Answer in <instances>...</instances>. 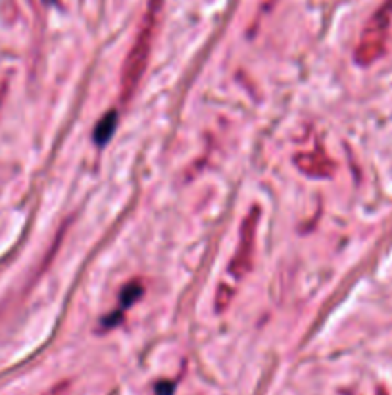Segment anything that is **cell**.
I'll list each match as a JSON object with an SVG mask.
<instances>
[{
  "label": "cell",
  "instance_id": "cell-4",
  "mask_svg": "<svg viewBox=\"0 0 392 395\" xmlns=\"http://www.w3.org/2000/svg\"><path fill=\"white\" fill-rule=\"evenodd\" d=\"M116 128H118V112H116V110H110V112L104 114L102 118L98 120V123H96V128H94V143H96L98 147H104L106 143L112 139Z\"/></svg>",
  "mask_w": 392,
  "mask_h": 395
},
{
  "label": "cell",
  "instance_id": "cell-6",
  "mask_svg": "<svg viewBox=\"0 0 392 395\" xmlns=\"http://www.w3.org/2000/svg\"><path fill=\"white\" fill-rule=\"evenodd\" d=\"M156 395H173V384L171 382H160L156 386Z\"/></svg>",
  "mask_w": 392,
  "mask_h": 395
},
{
  "label": "cell",
  "instance_id": "cell-2",
  "mask_svg": "<svg viewBox=\"0 0 392 395\" xmlns=\"http://www.w3.org/2000/svg\"><path fill=\"white\" fill-rule=\"evenodd\" d=\"M258 222H260V207H252L241 224V239H239L237 251H235L233 259L229 263V274L237 280L246 278L248 272L252 270Z\"/></svg>",
  "mask_w": 392,
  "mask_h": 395
},
{
  "label": "cell",
  "instance_id": "cell-1",
  "mask_svg": "<svg viewBox=\"0 0 392 395\" xmlns=\"http://www.w3.org/2000/svg\"><path fill=\"white\" fill-rule=\"evenodd\" d=\"M154 33H156V16L149 14L146 21L139 29L133 47L125 57L122 66V79H120V99L122 104H127L135 97L139 89L142 77L149 68L150 52H152V43H154Z\"/></svg>",
  "mask_w": 392,
  "mask_h": 395
},
{
  "label": "cell",
  "instance_id": "cell-5",
  "mask_svg": "<svg viewBox=\"0 0 392 395\" xmlns=\"http://www.w3.org/2000/svg\"><path fill=\"white\" fill-rule=\"evenodd\" d=\"M142 293H144V283L140 282V280H133L127 285H123L122 293H120L122 309H118V312L123 314V311H127L131 305H135V303L139 301L140 297H142Z\"/></svg>",
  "mask_w": 392,
  "mask_h": 395
},
{
  "label": "cell",
  "instance_id": "cell-3",
  "mask_svg": "<svg viewBox=\"0 0 392 395\" xmlns=\"http://www.w3.org/2000/svg\"><path fill=\"white\" fill-rule=\"evenodd\" d=\"M294 164H296V168H298L304 176L316 179L329 178V176L333 174V168H335V164L329 160L327 152L321 151V149L298 152V154L294 156Z\"/></svg>",
  "mask_w": 392,
  "mask_h": 395
},
{
  "label": "cell",
  "instance_id": "cell-7",
  "mask_svg": "<svg viewBox=\"0 0 392 395\" xmlns=\"http://www.w3.org/2000/svg\"><path fill=\"white\" fill-rule=\"evenodd\" d=\"M65 387H67V384H60V386L52 387V389H50V392H48V394H45V395H64Z\"/></svg>",
  "mask_w": 392,
  "mask_h": 395
}]
</instances>
